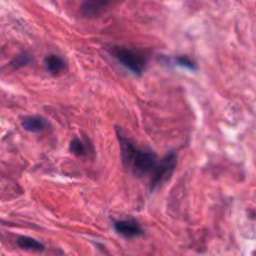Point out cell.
I'll return each instance as SVG.
<instances>
[{"instance_id": "obj_1", "label": "cell", "mask_w": 256, "mask_h": 256, "mask_svg": "<svg viewBox=\"0 0 256 256\" xmlns=\"http://www.w3.org/2000/svg\"><path fill=\"white\" fill-rule=\"evenodd\" d=\"M122 144V155L125 165L130 168L132 174L136 178H144L154 170L158 164V156L149 150H140L132 144L129 139L120 136Z\"/></svg>"}, {"instance_id": "obj_2", "label": "cell", "mask_w": 256, "mask_h": 256, "mask_svg": "<svg viewBox=\"0 0 256 256\" xmlns=\"http://www.w3.org/2000/svg\"><path fill=\"white\" fill-rule=\"evenodd\" d=\"M112 52L122 66H125L128 70L134 72L135 75H142L144 72L148 62V59L144 52L125 46L112 48Z\"/></svg>"}, {"instance_id": "obj_3", "label": "cell", "mask_w": 256, "mask_h": 256, "mask_svg": "<svg viewBox=\"0 0 256 256\" xmlns=\"http://www.w3.org/2000/svg\"><path fill=\"white\" fill-rule=\"evenodd\" d=\"M178 164V155L174 152H169L162 160L158 162L154 170L152 172V180H150V190L154 192L160 185L164 184L174 172Z\"/></svg>"}, {"instance_id": "obj_4", "label": "cell", "mask_w": 256, "mask_h": 256, "mask_svg": "<svg viewBox=\"0 0 256 256\" xmlns=\"http://www.w3.org/2000/svg\"><path fill=\"white\" fill-rule=\"evenodd\" d=\"M114 229L118 234L126 238V239H134V238H139L144 234L142 228L134 219L118 220L114 222Z\"/></svg>"}, {"instance_id": "obj_5", "label": "cell", "mask_w": 256, "mask_h": 256, "mask_svg": "<svg viewBox=\"0 0 256 256\" xmlns=\"http://www.w3.org/2000/svg\"><path fill=\"white\" fill-rule=\"evenodd\" d=\"M22 128H24L26 132H42L46 128H49V122L42 116H28L22 120Z\"/></svg>"}, {"instance_id": "obj_6", "label": "cell", "mask_w": 256, "mask_h": 256, "mask_svg": "<svg viewBox=\"0 0 256 256\" xmlns=\"http://www.w3.org/2000/svg\"><path fill=\"white\" fill-rule=\"evenodd\" d=\"M106 6L108 2H86L82 4V14L88 18L98 16V15H100L102 12H105Z\"/></svg>"}, {"instance_id": "obj_7", "label": "cell", "mask_w": 256, "mask_h": 256, "mask_svg": "<svg viewBox=\"0 0 256 256\" xmlns=\"http://www.w3.org/2000/svg\"><path fill=\"white\" fill-rule=\"evenodd\" d=\"M45 66L50 74L58 75L66 69V62L58 55H49L45 59Z\"/></svg>"}, {"instance_id": "obj_8", "label": "cell", "mask_w": 256, "mask_h": 256, "mask_svg": "<svg viewBox=\"0 0 256 256\" xmlns=\"http://www.w3.org/2000/svg\"><path fill=\"white\" fill-rule=\"evenodd\" d=\"M16 244L20 249L22 250H29V252H44L45 246L38 240L32 239L29 236H19L16 240Z\"/></svg>"}, {"instance_id": "obj_9", "label": "cell", "mask_w": 256, "mask_h": 256, "mask_svg": "<svg viewBox=\"0 0 256 256\" xmlns=\"http://www.w3.org/2000/svg\"><path fill=\"white\" fill-rule=\"evenodd\" d=\"M175 64H178L179 66H182V68H185V69H188V70H192V72H195V70L198 69L196 62L188 56L175 58Z\"/></svg>"}, {"instance_id": "obj_10", "label": "cell", "mask_w": 256, "mask_h": 256, "mask_svg": "<svg viewBox=\"0 0 256 256\" xmlns=\"http://www.w3.org/2000/svg\"><path fill=\"white\" fill-rule=\"evenodd\" d=\"M70 149L74 152L76 156H84L86 154V149H85V145L80 142L79 139H74L70 144Z\"/></svg>"}, {"instance_id": "obj_11", "label": "cell", "mask_w": 256, "mask_h": 256, "mask_svg": "<svg viewBox=\"0 0 256 256\" xmlns=\"http://www.w3.org/2000/svg\"><path fill=\"white\" fill-rule=\"evenodd\" d=\"M19 58H18V59H15V62H19ZM22 60H28V55H24V58H22ZM22 64H28L26 62H22Z\"/></svg>"}]
</instances>
